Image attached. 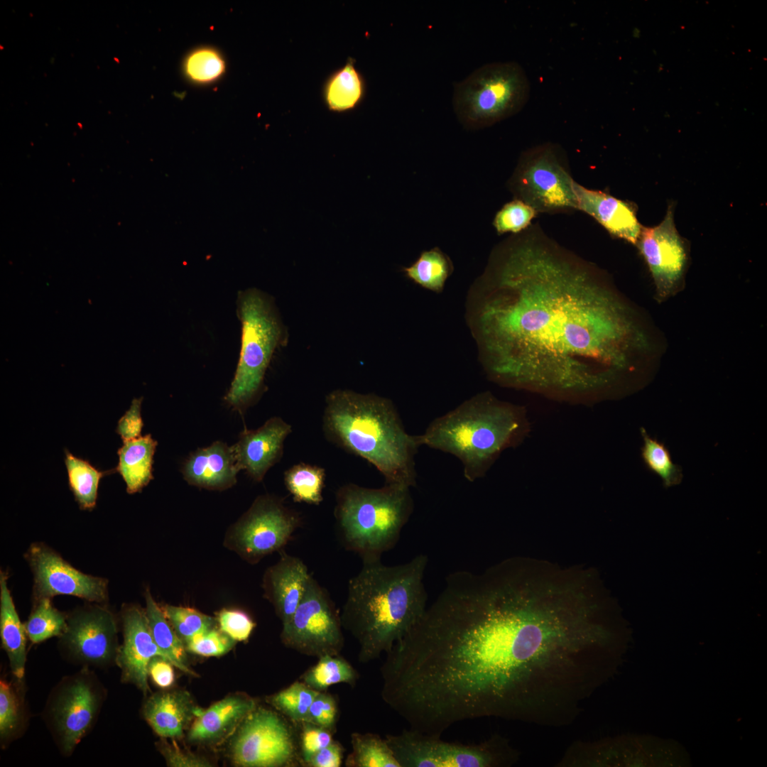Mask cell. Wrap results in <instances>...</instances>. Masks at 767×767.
Returning <instances> with one entry per match:
<instances>
[{
  "instance_id": "obj_1",
  "label": "cell",
  "mask_w": 767,
  "mask_h": 767,
  "mask_svg": "<svg viewBox=\"0 0 767 767\" xmlns=\"http://www.w3.org/2000/svg\"><path fill=\"white\" fill-rule=\"evenodd\" d=\"M582 661L579 624L558 587L525 557L448 575L442 592L386 653L381 675L396 712L441 736L481 717L543 726Z\"/></svg>"
},
{
  "instance_id": "obj_2",
  "label": "cell",
  "mask_w": 767,
  "mask_h": 767,
  "mask_svg": "<svg viewBox=\"0 0 767 767\" xmlns=\"http://www.w3.org/2000/svg\"><path fill=\"white\" fill-rule=\"evenodd\" d=\"M467 320L491 381L568 403L606 398L647 349L605 274L535 226L493 249Z\"/></svg>"
},
{
  "instance_id": "obj_3",
  "label": "cell",
  "mask_w": 767,
  "mask_h": 767,
  "mask_svg": "<svg viewBox=\"0 0 767 767\" xmlns=\"http://www.w3.org/2000/svg\"><path fill=\"white\" fill-rule=\"evenodd\" d=\"M428 557L420 554L393 566L381 560L363 562L348 584L340 618L357 640L359 660L369 663L388 653L420 619L428 599L423 577Z\"/></svg>"
},
{
  "instance_id": "obj_4",
  "label": "cell",
  "mask_w": 767,
  "mask_h": 767,
  "mask_svg": "<svg viewBox=\"0 0 767 767\" xmlns=\"http://www.w3.org/2000/svg\"><path fill=\"white\" fill-rule=\"evenodd\" d=\"M322 426L336 445L374 465L388 484H416L418 436L406 430L388 398L350 390H335L325 402Z\"/></svg>"
},
{
  "instance_id": "obj_5",
  "label": "cell",
  "mask_w": 767,
  "mask_h": 767,
  "mask_svg": "<svg viewBox=\"0 0 767 767\" xmlns=\"http://www.w3.org/2000/svg\"><path fill=\"white\" fill-rule=\"evenodd\" d=\"M531 430L524 407L477 394L430 422L417 435L420 446L449 453L470 482L483 477L506 450L523 442Z\"/></svg>"
},
{
  "instance_id": "obj_6",
  "label": "cell",
  "mask_w": 767,
  "mask_h": 767,
  "mask_svg": "<svg viewBox=\"0 0 767 767\" xmlns=\"http://www.w3.org/2000/svg\"><path fill=\"white\" fill-rule=\"evenodd\" d=\"M413 511L410 488L386 484L366 488L354 484L336 494L334 517L340 541L362 562L381 560L397 543Z\"/></svg>"
},
{
  "instance_id": "obj_7",
  "label": "cell",
  "mask_w": 767,
  "mask_h": 767,
  "mask_svg": "<svg viewBox=\"0 0 767 767\" xmlns=\"http://www.w3.org/2000/svg\"><path fill=\"white\" fill-rule=\"evenodd\" d=\"M236 314L241 322V349L227 404L242 410L261 395L264 376L275 352L288 333L272 297L256 288L239 292Z\"/></svg>"
},
{
  "instance_id": "obj_8",
  "label": "cell",
  "mask_w": 767,
  "mask_h": 767,
  "mask_svg": "<svg viewBox=\"0 0 767 767\" xmlns=\"http://www.w3.org/2000/svg\"><path fill=\"white\" fill-rule=\"evenodd\" d=\"M530 92L528 77L518 62L487 63L455 84L454 111L465 129H484L518 113Z\"/></svg>"
},
{
  "instance_id": "obj_9",
  "label": "cell",
  "mask_w": 767,
  "mask_h": 767,
  "mask_svg": "<svg viewBox=\"0 0 767 767\" xmlns=\"http://www.w3.org/2000/svg\"><path fill=\"white\" fill-rule=\"evenodd\" d=\"M385 739L401 767H508L519 759L517 749L499 734L466 744L409 728Z\"/></svg>"
},
{
  "instance_id": "obj_10",
  "label": "cell",
  "mask_w": 767,
  "mask_h": 767,
  "mask_svg": "<svg viewBox=\"0 0 767 767\" xmlns=\"http://www.w3.org/2000/svg\"><path fill=\"white\" fill-rule=\"evenodd\" d=\"M575 183L562 148L545 143L522 153L508 186L537 213H556L577 210Z\"/></svg>"
},
{
  "instance_id": "obj_11",
  "label": "cell",
  "mask_w": 767,
  "mask_h": 767,
  "mask_svg": "<svg viewBox=\"0 0 767 767\" xmlns=\"http://www.w3.org/2000/svg\"><path fill=\"white\" fill-rule=\"evenodd\" d=\"M105 698L95 675L84 668L63 678L52 692L45 717L60 751L72 754L94 726Z\"/></svg>"
},
{
  "instance_id": "obj_12",
  "label": "cell",
  "mask_w": 767,
  "mask_h": 767,
  "mask_svg": "<svg viewBox=\"0 0 767 767\" xmlns=\"http://www.w3.org/2000/svg\"><path fill=\"white\" fill-rule=\"evenodd\" d=\"M229 741L227 756L235 766L291 767L301 761L291 727L279 714L259 705Z\"/></svg>"
},
{
  "instance_id": "obj_13",
  "label": "cell",
  "mask_w": 767,
  "mask_h": 767,
  "mask_svg": "<svg viewBox=\"0 0 767 767\" xmlns=\"http://www.w3.org/2000/svg\"><path fill=\"white\" fill-rule=\"evenodd\" d=\"M673 741L639 734L577 741L565 751L557 766H684L686 754Z\"/></svg>"
},
{
  "instance_id": "obj_14",
  "label": "cell",
  "mask_w": 767,
  "mask_h": 767,
  "mask_svg": "<svg viewBox=\"0 0 767 767\" xmlns=\"http://www.w3.org/2000/svg\"><path fill=\"white\" fill-rule=\"evenodd\" d=\"M342 628L329 593L312 576L295 611L282 624L281 640L285 646L308 656L339 655L344 646Z\"/></svg>"
},
{
  "instance_id": "obj_15",
  "label": "cell",
  "mask_w": 767,
  "mask_h": 767,
  "mask_svg": "<svg viewBox=\"0 0 767 767\" xmlns=\"http://www.w3.org/2000/svg\"><path fill=\"white\" fill-rule=\"evenodd\" d=\"M301 525L300 514L276 497L259 496L226 534L224 545L251 564L278 551Z\"/></svg>"
},
{
  "instance_id": "obj_16",
  "label": "cell",
  "mask_w": 767,
  "mask_h": 767,
  "mask_svg": "<svg viewBox=\"0 0 767 767\" xmlns=\"http://www.w3.org/2000/svg\"><path fill=\"white\" fill-rule=\"evenodd\" d=\"M59 638L65 656L85 668L116 663L119 648L117 621L103 604L92 602L67 615L66 629Z\"/></svg>"
},
{
  "instance_id": "obj_17",
  "label": "cell",
  "mask_w": 767,
  "mask_h": 767,
  "mask_svg": "<svg viewBox=\"0 0 767 767\" xmlns=\"http://www.w3.org/2000/svg\"><path fill=\"white\" fill-rule=\"evenodd\" d=\"M33 575V599L70 595L89 602L108 599V580L83 573L43 543H33L26 554Z\"/></svg>"
},
{
  "instance_id": "obj_18",
  "label": "cell",
  "mask_w": 767,
  "mask_h": 767,
  "mask_svg": "<svg viewBox=\"0 0 767 767\" xmlns=\"http://www.w3.org/2000/svg\"><path fill=\"white\" fill-rule=\"evenodd\" d=\"M636 244L648 266L658 297L665 298L673 293L683 278L687 254L674 223L673 204L659 224L642 226Z\"/></svg>"
},
{
  "instance_id": "obj_19",
  "label": "cell",
  "mask_w": 767,
  "mask_h": 767,
  "mask_svg": "<svg viewBox=\"0 0 767 767\" xmlns=\"http://www.w3.org/2000/svg\"><path fill=\"white\" fill-rule=\"evenodd\" d=\"M121 618L123 643L116 664L121 670L122 682L135 685L147 695L150 692L148 664L154 656L166 657L153 639L145 609L134 604L124 605Z\"/></svg>"
},
{
  "instance_id": "obj_20",
  "label": "cell",
  "mask_w": 767,
  "mask_h": 767,
  "mask_svg": "<svg viewBox=\"0 0 767 767\" xmlns=\"http://www.w3.org/2000/svg\"><path fill=\"white\" fill-rule=\"evenodd\" d=\"M257 706L256 700L246 693L228 695L209 707L201 708L187 731V740L201 746L221 745Z\"/></svg>"
},
{
  "instance_id": "obj_21",
  "label": "cell",
  "mask_w": 767,
  "mask_h": 767,
  "mask_svg": "<svg viewBox=\"0 0 767 767\" xmlns=\"http://www.w3.org/2000/svg\"><path fill=\"white\" fill-rule=\"evenodd\" d=\"M291 426L279 417L268 420L254 430L241 433L232 447L239 468L260 482L281 457L285 438Z\"/></svg>"
},
{
  "instance_id": "obj_22",
  "label": "cell",
  "mask_w": 767,
  "mask_h": 767,
  "mask_svg": "<svg viewBox=\"0 0 767 767\" xmlns=\"http://www.w3.org/2000/svg\"><path fill=\"white\" fill-rule=\"evenodd\" d=\"M311 577L301 559L284 552L279 560L266 570L262 583L264 597L273 605L282 624L295 611Z\"/></svg>"
},
{
  "instance_id": "obj_23",
  "label": "cell",
  "mask_w": 767,
  "mask_h": 767,
  "mask_svg": "<svg viewBox=\"0 0 767 767\" xmlns=\"http://www.w3.org/2000/svg\"><path fill=\"white\" fill-rule=\"evenodd\" d=\"M200 709L188 691L166 689L147 697L142 714L160 738L176 740L185 736Z\"/></svg>"
},
{
  "instance_id": "obj_24",
  "label": "cell",
  "mask_w": 767,
  "mask_h": 767,
  "mask_svg": "<svg viewBox=\"0 0 767 767\" xmlns=\"http://www.w3.org/2000/svg\"><path fill=\"white\" fill-rule=\"evenodd\" d=\"M577 210L596 219L611 235L636 244L642 226L628 202L575 183Z\"/></svg>"
},
{
  "instance_id": "obj_25",
  "label": "cell",
  "mask_w": 767,
  "mask_h": 767,
  "mask_svg": "<svg viewBox=\"0 0 767 767\" xmlns=\"http://www.w3.org/2000/svg\"><path fill=\"white\" fill-rule=\"evenodd\" d=\"M239 470L233 448L219 441L198 449L183 467L185 479L189 484L214 490L233 486Z\"/></svg>"
},
{
  "instance_id": "obj_26",
  "label": "cell",
  "mask_w": 767,
  "mask_h": 767,
  "mask_svg": "<svg viewBox=\"0 0 767 767\" xmlns=\"http://www.w3.org/2000/svg\"><path fill=\"white\" fill-rule=\"evenodd\" d=\"M0 636L11 670L16 679L21 680L25 673L28 636L8 587L6 574L2 570L0 572Z\"/></svg>"
},
{
  "instance_id": "obj_27",
  "label": "cell",
  "mask_w": 767,
  "mask_h": 767,
  "mask_svg": "<svg viewBox=\"0 0 767 767\" xmlns=\"http://www.w3.org/2000/svg\"><path fill=\"white\" fill-rule=\"evenodd\" d=\"M157 444L151 435L148 434L124 442L119 448V462L114 470L125 482L129 494L141 491L153 479V455Z\"/></svg>"
},
{
  "instance_id": "obj_28",
  "label": "cell",
  "mask_w": 767,
  "mask_h": 767,
  "mask_svg": "<svg viewBox=\"0 0 767 767\" xmlns=\"http://www.w3.org/2000/svg\"><path fill=\"white\" fill-rule=\"evenodd\" d=\"M145 611L153 639L174 667L185 674L197 677L190 666L187 649L171 624L166 618L162 607L154 600L148 589L145 592Z\"/></svg>"
},
{
  "instance_id": "obj_29",
  "label": "cell",
  "mask_w": 767,
  "mask_h": 767,
  "mask_svg": "<svg viewBox=\"0 0 767 767\" xmlns=\"http://www.w3.org/2000/svg\"><path fill=\"white\" fill-rule=\"evenodd\" d=\"M365 84L355 67V60L349 58L347 62L333 72L323 88V97L328 109L342 112L354 109L362 100Z\"/></svg>"
},
{
  "instance_id": "obj_30",
  "label": "cell",
  "mask_w": 767,
  "mask_h": 767,
  "mask_svg": "<svg viewBox=\"0 0 767 767\" xmlns=\"http://www.w3.org/2000/svg\"><path fill=\"white\" fill-rule=\"evenodd\" d=\"M65 464L70 489L80 508L92 510L96 506L100 479L114 472V469L101 471L88 461L75 457L67 450H65Z\"/></svg>"
},
{
  "instance_id": "obj_31",
  "label": "cell",
  "mask_w": 767,
  "mask_h": 767,
  "mask_svg": "<svg viewBox=\"0 0 767 767\" xmlns=\"http://www.w3.org/2000/svg\"><path fill=\"white\" fill-rule=\"evenodd\" d=\"M406 276L421 287L441 292L453 271L450 258L438 247L423 251L415 261L403 268Z\"/></svg>"
},
{
  "instance_id": "obj_32",
  "label": "cell",
  "mask_w": 767,
  "mask_h": 767,
  "mask_svg": "<svg viewBox=\"0 0 767 767\" xmlns=\"http://www.w3.org/2000/svg\"><path fill=\"white\" fill-rule=\"evenodd\" d=\"M352 751L347 756L349 767H401L385 739L372 733L351 735Z\"/></svg>"
},
{
  "instance_id": "obj_33",
  "label": "cell",
  "mask_w": 767,
  "mask_h": 767,
  "mask_svg": "<svg viewBox=\"0 0 767 767\" xmlns=\"http://www.w3.org/2000/svg\"><path fill=\"white\" fill-rule=\"evenodd\" d=\"M325 469L316 465L300 463L284 474L287 490L295 502L319 505L323 500Z\"/></svg>"
},
{
  "instance_id": "obj_34",
  "label": "cell",
  "mask_w": 767,
  "mask_h": 767,
  "mask_svg": "<svg viewBox=\"0 0 767 767\" xmlns=\"http://www.w3.org/2000/svg\"><path fill=\"white\" fill-rule=\"evenodd\" d=\"M357 678L354 668L339 654L318 658L317 663L301 676V681L316 691L323 692L339 683L353 685Z\"/></svg>"
},
{
  "instance_id": "obj_35",
  "label": "cell",
  "mask_w": 767,
  "mask_h": 767,
  "mask_svg": "<svg viewBox=\"0 0 767 767\" xmlns=\"http://www.w3.org/2000/svg\"><path fill=\"white\" fill-rule=\"evenodd\" d=\"M34 602L31 613L24 624L28 639L33 643H39L61 636L67 627V615L53 605L51 599Z\"/></svg>"
},
{
  "instance_id": "obj_36",
  "label": "cell",
  "mask_w": 767,
  "mask_h": 767,
  "mask_svg": "<svg viewBox=\"0 0 767 767\" xmlns=\"http://www.w3.org/2000/svg\"><path fill=\"white\" fill-rule=\"evenodd\" d=\"M318 691L302 681L266 697V702L294 724L306 721L309 708Z\"/></svg>"
},
{
  "instance_id": "obj_37",
  "label": "cell",
  "mask_w": 767,
  "mask_h": 767,
  "mask_svg": "<svg viewBox=\"0 0 767 767\" xmlns=\"http://www.w3.org/2000/svg\"><path fill=\"white\" fill-rule=\"evenodd\" d=\"M24 707L20 692L11 681H0V739L6 744L18 736L23 727Z\"/></svg>"
},
{
  "instance_id": "obj_38",
  "label": "cell",
  "mask_w": 767,
  "mask_h": 767,
  "mask_svg": "<svg viewBox=\"0 0 767 767\" xmlns=\"http://www.w3.org/2000/svg\"><path fill=\"white\" fill-rule=\"evenodd\" d=\"M162 609L185 645L195 636L217 626L216 618L190 607L166 604Z\"/></svg>"
},
{
  "instance_id": "obj_39",
  "label": "cell",
  "mask_w": 767,
  "mask_h": 767,
  "mask_svg": "<svg viewBox=\"0 0 767 767\" xmlns=\"http://www.w3.org/2000/svg\"><path fill=\"white\" fill-rule=\"evenodd\" d=\"M643 441L641 456L648 469L657 474L667 486L678 482L680 471L672 460L667 447L658 440L650 437L644 428L641 429Z\"/></svg>"
},
{
  "instance_id": "obj_40",
  "label": "cell",
  "mask_w": 767,
  "mask_h": 767,
  "mask_svg": "<svg viewBox=\"0 0 767 767\" xmlns=\"http://www.w3.org/2000/svg\"><path fill=\"white\" fill-rule=\"evenodd\" d=\"M536 211L524 202L514 199L506 203L496 214L493 225L499 234H518L526 229Z\"/></svg>"
},
{
  "instance_id": "obj_41",
  "label": "cell",
  "mask_w": 767,
  "mask_h": 767,
  "mask_svg": "<svg viewBox=\"0 0 767 767\" xmlns=\"http://www.w3.org/2000/svg\"><path fill=\"white\" fill-rule=\"evenodd\" d=\"M185 67L187 75L192 80L207 82L221 75L224 70V62L215 50L200 48L189 55Z\"/></svg>"
},
{
  "instance_id": "obj_42",
  "label": "cell",
  "mask_w": 767,
  "mask_h": 767,
  "mask_svg": "<svg viewBox=\"0 0 767 767\" xmlns=\"http://www.w3.org/2000/svg\"><path fill=\"white\" fill-rule=\"evenodd\" d=\"M217 626L197 635L185 643L187 651L204 657H218L227 653L236 644Z\"/></svg>"
},
{
  "instance_id": "obj_43",
  "label": "cell",
  "mask_w": 767,
  "mask_h": 767,
  "mask_svg": "<svg viewBox=\"0 0 767 767\" xmlns=\"http://www.w3.org/2000/svg\"><path fill=\"white\" fill-rule=\"evenodd\" d=\"M216 619L219 629L236 642L246 641L256 626L246 612L237 609H223Z\"/></svg>"
},
{
  "instance_id": "obj_44",
  "label": "cell",
  "mask_w": 767,
  "mask_h": 767,
  "mask_svg": "<svg viewBox=\"0 0 767 767\" xmlns=\"http://www.w3.org/2000/svg\"><path fill=\"white\" fill-rule=\"evenodd\" d=\"M161 738L156 744V749L163 756L168 766L170 767H210L213 763L205 756L195 754L179 746L175 739Z\"/></svg>"
},
{
  "instance_id": "obj_45",
  "label": "cell",
  "mask_w": 767,
  "mask_h": 767,
  "mask_svg": "<svg viewBox=\"0 0 767 767\" xmlns=\"http://www.w3.org/2000/svg\"><path fill=\"white\" fill-rule=\"evenodd\" d=\"M297 724L300 726L299 744L301 763L306 766L317 752L333 741L332 731L308 722Z\"/></svg>"
},
{
  "instance_id": "obj_46",
  "label": "cell",
  "mask_w": 767,
  "mask_h": 767,
  "mask_svg": "<svg viewBox=\"0 0 767 767\" xmlns=\"http://www.w3.org/2000/svg\"><path fill=\"white\" fill-rule=\"evenodd\" d=\"M337 704L334 697L325 691L319 692L312 701L306 721L332 731L337 719Z\"/></svg>"
},
{
  "instance_id": "obj_47",
  "label": "cell",
  "mask_w": 767,
  "mask_h": 767,
  "mask_svg": "<svg viewBox=\"0 0 767 767\" xmlns=\"http://www.w3.org/2000/svg\"><path fill=\"white\" fill-rule=\"evenodd\" d=\"M142 400L143 398H134L129 408L117 423L116 432L121 436L123 442L141 437L143 426L141 415Z\"/></svg>"
},
{
  "instance_id": "obj_48",
  "label": "cell",
  "mask_w": 767,
  "mask_h": 767,
  "mask_svg": "<svg viewBox=\"0 0 767 767\" xmlns=\"http://www.w3.org/2000/svg\"><path fill=\"white\" fill-rule=\"evenodd\" d=\"M173 663L167 658L156 656L150 661L148 667V677L158 687L166 690L175 682V672Z\"/></svg>"
},
{
  "instance_id": "obj_49",
  "label": "cell",
  "mask_w": 767,
  "mask_h": 767,
  "mask_svg": "<svg viewBox=\"0 0 767 767\" xmlns=\"http://www.w3.org/2000/svg\"><path fill=\"white\" fill-rule=\"evenodd\" d=\"M343 758V749L337 741L317 752L306 764L309 767H339Z\"/></svg>"
}]
</instances>
